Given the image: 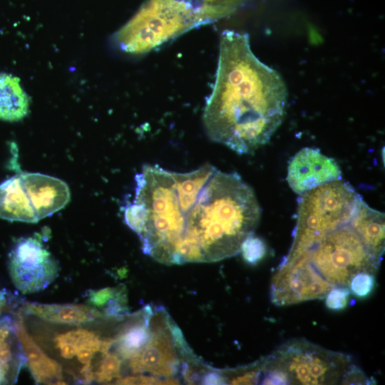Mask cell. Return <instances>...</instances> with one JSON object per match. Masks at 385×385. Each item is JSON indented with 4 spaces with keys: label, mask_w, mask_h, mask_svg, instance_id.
<instances>
[{
    "label": "cell",
    "mask_w": 385,
    "mask_h": 385,
    "mask_svg": "<svg viewBox=\"0 0 385 385\" xmlns=\"http://www.w3.org/2000/svg\"><path fill=\"white\" fill-rule=\"evenodd\" d=\"M355 210L348 219L324 232L295 257L282 261L304 257L334 287L349 289L351 279L360 273L374 275L381 261L356 230L352 222Z\"/></svg>",
    "instance_id": "cell-5"
},
{
    "label": "cell",
    "mask_w": 385,
    "mask_h": 385,
    "mask_svg": "<svg viewBox=\"0 0 385 385\" xmlns=\"http://www.w3.org/2000/svg\"><path fill=\"white\" fill-rule=\"evenodd\" d=\"M19 338L23 345L27 362L33 377L37 383L58 382L62 377L61 368L49 359L31 339L23 322L21 310L16 315Z\"/></svg>",
    "instance_id": "cell-14"
},
{
    "label": "cell",
    "mask_w": 385,
    "mask_h": 385,
    "mask_svg": "<svg viewBox=\"0 0 385 385\" xmlns=\"http://www.w3.org/2000/svg\"><path fill=\"white\" fill-rule=\"evenodd\" d=\"M374 284V275L360 273L351 279L349 289L357 297H365L372 289Z\"/></svg>",
    "instance_id": "cell-17"
},
{
    "label": "cell",
    "mask_w": 385,
    "mask_h": 385,
    "mask_svg": "<svg viewBox=\"0 0 385 385\" xmlns=\"http://www.w3.org/2000/svg\"><path fill=\"white\" fill-rule=\"evenodd\" d=\"M26 362L14 314L0 313V384H15Z\"/></svg>",
    "instance_id": "cell-11"
},
{
    "label": "cell",
    "mask_w": 385,
    "mask_h": 385,
    "mask_svg": "<svg viewBox=\"0 0 385 385\" xmlns=\"http://www.w3.org/2000/svg\"><path fill=\"white\" fill-rule=\"evenodd\" d=\"M352 222L371 252L381 262L384 252V214L369 207L361 197Z\"/></svg>",
    "instance_id": "cell-13"
},
{
    "label": "cell",
    "mask_w": 385,
    "mask_h": 385,
    "mask_svg": "<svg viewBox=\"0 0 385 385\" xmlns=\"http://www.w3.org/2000/svg\"><path fill=\"white\" fill-rule=\"evenodd\" d=\"M333 288L306 258L299 256L280 262L271 282L270 299L277 306H287L325 298Z\"/></svg>",
    "instance_id": "cell-8"
},
{
    "label": "cell",
    "mask_w": 385,
    "mask_h": 385,
    "mask_svg": "<svg viewBox=\"0 0 385 385\" xmlns=\"http://www.w3.org/2000/svg\"><path fill=\"white\" fill-rule=\"evenodd\" d=\"M287 96L281 76L252 52L248 34L224 31L202 116L210 139L240 155L255 152L281 125Z\"/></svg>",
    "instance_id": "cell-2"
},
{
    "label": "cell",
    "mask_w": 385,
    "mask_h": 385,
    "mask_svg": "<svg viewBox=\"0 0 385 385\" xmlns=\"http://www.w3.org/2000/svg\"><path fill=\"white\" fill-rule=\"evenodd\" d=\"M9 272L23 294L46 289L58 275L59 265L38 235L19 239L9 255Z\"/></svg>",
    "instance_id": "cell-7"
},
{
    "label": "cell",
    "mask_w": 385,
    "mask_h": 385,
    "mask_svg": "<svg viewBox=\"0 0 385 385\" xmlns=\"http://www.w3.org/2000/svg\"><path fill=\"white\" fill-rule=\"evenodd\" d=\"M29 111V98L18 77L10 73H0V120L19 121Z\"/></svg>",
    "instance_id": "cell-15"
},
{
    "label": "cell",
    "mask_w": 385,
    "mask_h": 385,
    "mask_svg": "<svg viewBox=\"0 0 385 385\" xmlns=\"http://www.w3.org/2000/svg\"><path fill=\"white\" fill-rule=\"evenodd\" d=\"M112 341L113 337L101 339L93 332L84 329L71 330L58 335L55 339L56 346L63 358L75 359L78 363L84 364L81 372L85 381H93L94 359H98V367L100 361L109 352Z\"/></svg>",
    "instance_id": "cell-10"
},
{
    "label": "cell",
    "mask_w": 385,
    "mask_h": 385,
    "mask_svg": "<svg viewBox=\"0 0 385 385\" xmlns=\"http://www.w3.org/2000/svg\"><path fill=\"white\" fill-rule=\"evenodd\" d=\"M349 292L350 289L349 288H333L325 297L326 305L332 309L344 308L346 305Z\"/></svg>",
    "instance_id": "cell-18"
},
{
    "label": "cell",
    "mask_w": 385,
    "mask_h": 385,
    "mask_svg": "<svg viewBox=\"0 0 385 385\" xmlns=\"http://www.w3.org/2000/svg\"><path fill=\"white\" fill-rule=\"evenodd\" d=\"M342 180V170L332 158L318 148L306 147L290 160L287 181L291 189L301 195L323 184Z\"/></svg>",
    "instance_id": "cell-9"
},
{
    "label": "cell",
    "mask_w": 385,
    "mask_h": 385,
    "mask_svg": "<svg viewBox=\"0 0 385 385\" xmlns=\"http://www.w3.org/2000/svg\"><path fill=\"white\" fill-rule=\"evenodd\" d=\"M262 384H370L371 380L346 354L305 339H294L265 357Z\"/></svg>",
    "instance_id": "cell-4"
},
{
    "label": "cell",
    "mask_w": 385,
    "mask_h": 385,
    "mask_svg": "<svg viewBox=\"0 0 385 385\" xmlns=\"http://www.w3.org/2000/svg\"><path fill=\"white\" fill-rule=\"evenodd\" d=\"M248 0H147L113 35L121 51H152L200 26L225 18Z\"/></svg>",
    "instance_id": "cell-3"
},
{
    "label": "cell",
    "mask_w": 385,
    "mask_h": 385,
    "mask_svg": "<svg viewBox=\"0 0 385 385\" xmlns=\"http://www.w3.org/2000/svg\"><path fill=\"white\" fill-rule=\"evenodd\" d=\"M240 252L245 261L255 264L265 255L266 247L262 240L252 235L247 238L242 245Z\"/></svg>",
    "instance_id": "cell-16"
},
{
    "label": "cell",
    "mask_w": 385,
    "mask_h": 385,
    "mask_svg": "<svg viewBox=\"0 0 385 385\" xmlns=\"http://www.w3.org/2000/svg\"><path fill=\"white\" fill-rule=\"evenodd\" d=\"M135 180L125 222L138 235L143 253L163 264L235 256L260 220L252 188L237 173L209 163L187 173L147 164Z\"/></svg>",
    "instance_id": "cell-1"
},
{
    "label": "cell",
    "mask_w": 385,
    "mask_h": 385,
    "mask_svg": "<svg viewBox=\"0 0 385 385\" xmlns=\"http://www.w3.org/2000/svg\"><path fill=\"white\" fill-rule=\"evenodd\" d=\"M24 313L34 314L53 323L77 325L104 316L95 307L82 304H57L23 302Z\"/></svg>",
    "instance_id": "cell-12"
},
{
    "label": "cell",
    "mask_w": 385,
    "mask_h": 385,
    "mask_svg": "<svg viewBox=\"0 0 385 385\" xmlns=\"http://www.w3.org/2000/svg\"><path fill=\"white\" fill-rule=\"evenodd\" d=\"M71 192L63 180L36 173H20L0 184V218L37 222L63 209Z\"/></svg>",
    "instance_id": "cell-6"
}]
</instances>
